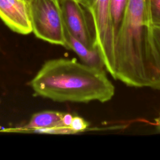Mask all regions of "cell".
Masks as SVG:
<instances>
[{
  "label": "cell",
  "mask_w": 160,
  "mask_h": 160,
  "mask_svg": "<svg viewBox=\"0 0 160 160\" xmlns=\"http://www.w3.org/2000/svg\"><path fill=\"white\" fill-rule=\"evenodd\" d=\"M88 126V122L83 118L79 116H73L70 128L75 132V133H77L85 131Z\"/></svg>",
  "instance_id": "cell-10"
},
{
  "label": "cell",
  "mask_w": 160,
  "mask_h": 160,
  "mask_svg": "<svg viewBox=\"0 0 160 160\" xmlns=\"http://www.w3.org/2000/svg\"><path fill=\"white\" fill-rule=\"evenodd\" d=\"M0 19L15 32H32L28 0H0Z\"/></svg>",
  "instance_id": "cell-5"
},
{
  "label": "cell",
  "mask_w": 160,
  "mask_h": 160,
  "mask_svg": "<svg viewBox=\"0 0 160 160\" xmlns=\"http://www.w3.org/2000/svg\"><path fill=\"white\" fill-rule=\"evenodd\" d=\"M65 48L74 52L82 63L100 69H104V64L97 49H91L72 37L65 29Z\"/></svg>",
  "instance_id": "cell-7"
},
{
  "label": "cell",
  "mask_w": 160,
  "mask_h": 160,
  "mask_svg": "<svg viewBox=\"0 0 160 160\" xmlns=\"http://www.w3.org/2000/svg\"><path fill=\"white\" fill-rule=\"evenodd\" d=\"M29 84L37 96L57 102H105L115 92L104 69L62 58L46 61Z\"/></svg>",
  "instance_id": "cell-1"
},
{
  "label": "cell",
  "mask_w": 160,
  "mask_h": 160,
  "mask_svg": "<svg viewBox=\"0 0 160 160\" xmlns=\"http://www.w3.org/2000/svg\"><path fill=\"white\" fill-rule=\"evenodd\" d=\"M58 1L65 29L88 48L97 49L91 18L79 0Z\"/></svg>",
  "instance_id": "cell-4"
},
{
  "label": "cell",
  "mask_w": 160,
  "mask_h": 160,
  "mask_svg": "<svg viewBox=\"0 0 160 160\" xmlns=\"http://www.w3.org/2000/svg\"><path fill=\"white\" fill-rule=\"evenodd\" d=\"M150 8L153 24L160 25V0H150Z\"/></svg>",
  "instance_id": "cell-9"
},
{
  "label": "cell",
  "mask_w": 160,
  "mask_h": 160,
  "mask_svg": "<svg viewBox=\"0 0 160 160\" xmlns=\"http://www.w3.org/2000/svg\"></svg>",
  "instance_id": "cell-15"
},
{
  "label": "cell",
  "mask_w": 160,
  "mask_h": 160,
  "mask_svg": "<svg viewBox=\"0 0 160 160\" xmlns=\"http://www.w3.org/2000/svg\"><path fill=\"white\" fill-rule=\"evenodd\" d=\"M157 129H158V132H160V126H157Z\"/></svg>",
  "instance_id": "cell-14"
},
{
  "label": "cell",
  "mask_w": 160,
  "mask_h": 160,
  "mask_svg": "<svg viewBox=\"0 0 160 160\" xmlns=\"http://www.w3.org/2000/svg\"><path fill=\"white\" fill-rule=\"evenodd\" d=\"M128 0H111V18L117 34Z\"/></svg>",
  "instance_id": "cell-8"
},
{
  "label": "cell",
  "mask_w": 160,
  "mask_h": 160,
  "mask_svg": "<svg viewBox=\"0 0 160 160\" xmlns=\"http://www.w3.org/2000/svg\"><path fill=\"white\" fill-rule=\"evenodd\" d=\"M73 116L69 113H64L62 118V123L63 126L70 128Z\"/></svg>",
  "instance_id": "cell-12"
},
{
  "label": "cell",
  "mask_w": 160,
  "mask_h": 160,
  "mask_svg": "<svg viewBox=\"0 0 160 160\" xmlns=\"http://www.w3.org/2000/svg\"><path fill=\"white\" fill-rule=\"evenodd\" d=\"M89 13L94 27L96 47L106 71L115 76L116 34L112 24L111 0H79Z\"/></svg>",
  "instance_id": "cell-2"
},
{
  "label": "cell",
  "mask_w": 160,
  "mask_h": 160,
  "mask_svg": "<svg viewBox=\"0 0 160 160\" xmlns=\"http://www.w3.org/2000/svg\"><path fill=\"white\" fill-rule=\"evenodd\" d=\"M153 35L156 46L160 57V25L153 26Z\"/></svg>",
  "instance_id": "cell-11"
},
{
  "label": "cell",
  "mask_w": 160,
  "mask_h": 160,
  "mask_svg": "<svg viewBox=\"0 0 160 160\" xmlns=\"http://www.w3.org/2000/svg\"><path fill=\"white\" fill-rule=\"evenodd\" d=\"M32 32L39 39L66 46L65 28L58 0H28Z\"/></svg>",
  "instance_id": "cell-3"
},
{
  "label": "cell",
  "mask_w": 160,
  "mask_h": 160,
  "mask_svg": "<svg viewBox=\"0 0 160 160\" xmlns=\"http://www.w3.org/2000/svg\"><path fill=\"white\" fill-rule=\"evenodd\" d=\"M64 113L56 111H43L34 114L24 126L3 129L6 132H34L37 129L64 127L62 123Z\"/></svg>",
  "instance_id": "cell-6"
},
{
  "label": "cell",
  "mask_w": 160,
  "mask_h": 160,
  "mask_svg": "<svg viewBox=\"0 0 160 160\" xmlns=\"http://www.w3.org/2000/svg\"><path fill=\"white\" fill-rule=\"evenodd\" d=\"M154 121H155L156 125L157 126H160V113H159V116L154 119Z\"/></svg>",
  "instance_id": "cell-13"
}]
</instances>
